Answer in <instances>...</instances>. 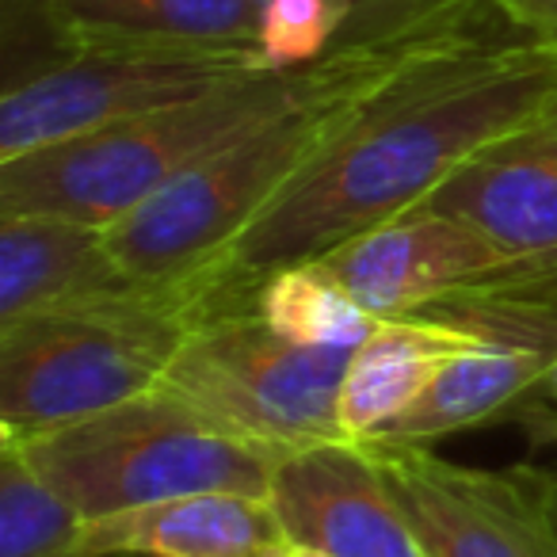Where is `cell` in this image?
I'll return each mask as SVG.
<instances>
[{
    "mask_svg": "<svg viewBox=\"0 0 557 557\" xmlns=\"http://www.w3.org/2000/svg\"><path fill=\"white\" fill-rule=\"evenodd\" d=\"M557 92V47L519 32L420 58L371 96L329 149L214 260L230 278L318 260L428 202L470 157L539 123Z\"/></svg>",
    "mask_w": 557,
    "mask_h": 557,
    "instance_id": "6da1fadb",
    "label": "cell"
},
{
    "mask_svg": "<svg viewBox=\"0 0 557 557\" xmlns=\"http://www.w3.org/2000/svg\"><path fill=\"white\" fill-rule=\"evenodd\" d=\"M500 32L516 27L488 0H473L440 24L379 42L341 81L202 157L141 207L108 225L111 252L138 283H164L210 268L397 73L435 50Z\"/></svg>",
    "mask_w": 557,
    "mask_h": 557,
    "instance_id": "7a4b0ae2",
    "label": "cell"
},
{
    "mask_svg": "<svg viewBox=\"0 0 557 557\" xmlns=\"http://www.w3.org/2000/svg\"><path fill=\"white\" fill-rule=\"evenodd\" d=\"M367 50L298 70H252L191 100L0 161V214H58L108 230L202 157L341 81Z\"/></svg>",
    "mask_w": 557,
    "mask_h": 557,
    "instance_id": "3957f363",
    "label": "cell"
},
{
    "mask_svg": "<svg viewBox=\"0 0 557 557\" xmlns=\"http://www.w3.org/2000/svg\"><path fill=\"white\" fill-rule=\"evenodd\" d=\"M240 287L218 263L0 329V435L24 440L161 386L187 333Z\"/></svg>",
    "mask_w": 557,
    "mask_h": 557,
    "instance_id": "277c9868",
    "label": "cell"
},
{
    "mask_svg": "<svg viewBox=\"0 0 557 557\" xmlns=\"http://www.w3.org/2000/svg\"><path fill=\"white\" fill-rule=\"evenodd\" d=\"M9 443L85 519L191 493L268 496L278 466L161 386Z\"/></svg>",
    "mask_w": 557,
    "mask_h": 557,
    "instance_id": "5b68a950",
    "label": "cell"
},
{
    "mask_svg": "<svg viewBox=\"0 0 557 557\" xmlns=\"http://www.w3.org/2000/svg\"><path fill=\"white\" fill-rule=\"evenodd\" d=\"M348 356L278 336L256 310V287H240L187 333L161 389L283 462L306 447L344 440Z\"/></svg>",
    "mask_w": 557,
    "mask_h": 557,
    "instance_id": "8992f818",
    "label": "cell"
},
{
    "mask_svg": "<svg viewBox=\"0 0 557 557\" xmlns=\"http://www.w3.org/2000/svg\"><path fill=\"white\" fill-rule=\"evenodd\" d=\"M252 70V50H81L0 96V161L191 100Z\"/></svg>",
    "mask_w": 557,
    "mask_h": 557,
    "instance_id": "52a82bcc",
    "label": "cell"
},
{
    "mask_svg": "<svg viewBox=\"0 0 557 557\" xmlns=\"http://www.w3.org/2000/svg\"><path fill=\"white\" fill-rule=\"evenodd\" d=\"M428 557H557L546 504L516 473L450 462L424 443H367Z\"/></svg>",
    "mask_w": 557,
    "mask_h": 557,
    "instance_id": "ba28073f",
    "label": "cell"
},
{
    "mask_svg": "<svg viewBox=\"0 0 557 557\" xmlns=\"http://www.w3.org/2000/svg\"><path fill=\"white\" fill-rule=\"evenodd\" d=\"M318 260L379 318H409L516 263L470 218L432 202L356 233Z\"/></svg>",
    "mask_w": 557,
    "mask_h": 557,
    "instance_id": "9c48e42d",
    "label": "cell"
},
{
    "mask_svg": "<svg viewBox=\"0 0 557 557\" xmlns=\"http://www.w3.org/2000/svg\"><path fill=\"white\" fill-rule=\"evenodd\" d=\"M268 500L287 546L329 557H428L367 443L329 440L287 455Z\"/></svg>",
    "mask_w": 557,
    "mask_h": 557,
    "instance_id": "30bf717a",
    "label": "cell"
},
{
    "mask_svg": "<svg viewBox=\"0 0 557 557\" xmlns=\"http://www.w3.org/2000/svg\"><path fill=\"white\" fill-rule=\"evenodd\" d=\"M428 202L470 218L516 263L557 268V138L542 123L485 146Z\"/></svg>",
    "mask_w": 557,
    "mask_h": 557,
    "instance_id": "8fae6325",
    "label": "cell"
},
{
    "mask_svg": "<svg viewBox=\"0 0 557 557\" xmlns=\"http://www.w3.org/2000/svg\"><path fill=\"white\" fill-rule=\"evenodd\" d=\"M287 546L268 496L191 493L88 519V557H268Z\"/></svg>",
    "mask_w": 557,
    "mask_h": 557,
    "instance_id": "7c38bea8",
    "label": "cell"
},
{
    "mask_svg": "<svg viewBox=\"0 0 557 557\" xmlns=\"http://www.w3.org/2000/svg\"><path fill=\"white\" fill-rule=\"evenodd\" d=\"M58 50H252L256 0H42ZM263 58V54H260Z\"/></svg>",
    "mask_w": 557,
    "mask_h": 557,
    "instance_id": "4fadbf2b",
    "label": "cell"
},
{
    "mask_svg": "<svg viewBox=\"0 0 557 557\" xmlns=\"http://www.w3.org/2000/svg\"><path fill=\"white\" fill-rule=\"evenodd\" d=\"M134 283L100 225L58 214H0V329Z\"/></svg>",
    "mask_w": 557,
    "mask_h": 557,
    "instance_id": "5bb4252c",
    "label": "cell"
},
{
    "mask_svg": "<svg viewBox=\"0 0 557 557\" xmlns=\"http://www.w3.org/2000/svg\"><path fill=\"white\" fill-rule=\"evenodd\" d=\"M473 344V333L435 313L386 318L344 367L341 432L344 440L367 443L389 420L420 401L428 386Z\"/></svg>",
    "mask_w": 557,
    "mask_h": 557,
    "instance_id": "9a60e30c",
    "label": "cell"
},
{
    "mask_svg": "<svg viewBox=\"0 0 557 557\" xmlns=\"http://www.w3.org/2000/svg\"><path fill=\"white\" fill-rule=\"evenodd\" d=\"M260 54L271 70H298L329 54L374 47L455 16L473 0H256Z\"/></svg>",
    "mask_w": 557,
    "mask_h": 557,
    "instance_id": "2e32d148",
    "label": "cell"
},
{
    "mask_svg": "<svg viewBox=\"0 0 557 557\" xmlns=\"http://www.w3.org/2000/svg\"><path fill=\"white\" fill-rule=\"evenodd\" d=\"M260 318L306 348L356 351L386 318L371 313L321 260H298L256 278Z\"/></svg>",
    "mask_w": 557,
    "mask_h": 557,
    "instance_id": "e0dca14e",
    "label": "cell"
},
{
    "mask_svg": "<svg viewBox=\"0 0 557 557\" xmlns=\"http://www.w3.org/2000/svg\"><path fill=\"white\" fill-rule=\"evenodd\" d=\"M85 527L24 450L0 440V557H88Z\"/></svg>",
    "mask_w": 557,
    "mask_h": 557,
    "instance_id": "ac0fdd59",
    "label": "cell"
},
{
    "mask_svg": "<svg viewBox=\"0 0 557 557\" xmlns=\"http://www.w3.org/2000/svg\"><path fill=\"white\" fill-rule=\"evenodd\" d=\"M488 4L527 39L557 47V0H488Z\"/></svg>",
    "mask_w": 557,
    "mask_h": 557,
    "instance_id": "d6986e66",
    "label": "cell"
},
{
    "mask_svg": "<svg viewBox=\"0 0 557 557\" xmlns=\"http://www.w3.org/2000/svg\"><path fill=\"white\" fill-rule=\"evenodd\" d=\"M542 504H546L549 527H554V534H557V478H546V481H542Z\"/></svg>",
    "mask_w": 557,
    "mask_h": 557,
    "instance_id": "ffe728a7",
    "label": "cell"
},
{
    "mask_svg": "<svg viewBox=\"0 0 557 557\" xmlns=\"http://www.w3.org/2000/svg\"><path fill=\"white\" fill-rule=\"evenodd\" d=\"M539 123L546 126V131L557 138V92H554V100L546 103V111H542V119H539Z\"/></svg>",
    "mask_w": 557,
    "mask_h": 557,
    "instance_id": "44dd1931",
    "label": "cell"
},
{
    "mask_svg": "<svg viewBox=\"0 0 557 557\" xmlns=\"http://www.w3.org/2000/svg\"><path fill=\"white\" fill-rule=\"evenodd\" d=\"M546 394H549V401H554V409H557V356H554V363H549V371H546Z\"/></svg>",
    "mask_w": 557,
    "mask_h": 557,
    "instance_id": "7402d4cb",
    "label": "cell"
},
{
    "mask_svg": "<svg viewBox=\"0 0 557 557\" xmlns=\"http://www.w3.org/2000/svg\"><path fill=\"white\" fill-rule=\"evenodd\" d=\"M290 557H329V554H318V549H302V546H287Z\"/></svg>",
    "mask_w": 557,
    "mask_h": 557,
    "instance_id": "603a6c76",
    "label": "cell"
},
{
    "mask_svg": "<svg viewBox=\"0 0 557 557\" xmlns=\"http://www.w3.org/2000/svg\"><path fill=\"white\" fill-rule=\"evenodd\" d=\"M268 557H290V554H287V546H283V549H275V554H268Z\"/></svg>",
    "mask_w": 557,
    "mask_h": 557,
    "instance_id": "cb8c5ba5",
    "label": "cell"
}]
</instances>
